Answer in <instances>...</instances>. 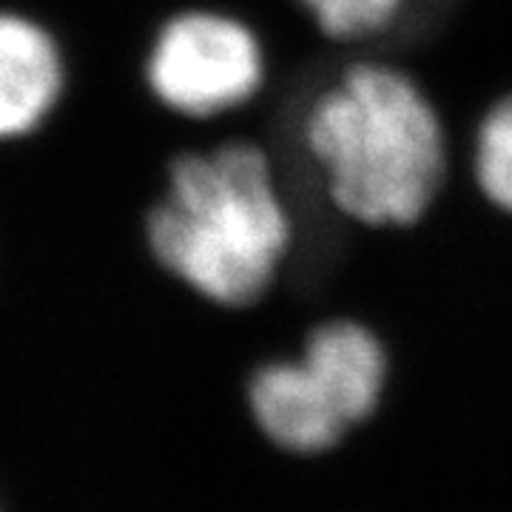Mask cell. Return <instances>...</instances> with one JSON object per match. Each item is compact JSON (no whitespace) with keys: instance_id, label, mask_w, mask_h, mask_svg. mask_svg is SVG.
Instances as JSON below:
<instances>
[{"instance_id":"52a82bcc","label":"cell","mask_w":512,"mask_h":512,"mask_svg":"<svg viewBox=\"0 0 512 512\" xmlns=\"http://www.w3.org/2000/svg\"><path fill=\"white\" fill-rule=\"evenodd\" d=\"M476 177L487 200L512 214V97L501 100L478 128Z\"/></svg>"},{"instance_id":"8992f818","label":"cell","mask_w":512,"mask_h":512,"mask_svg":"<svg viewBox=\"0 0 512 512\" xmlns=\"http://www.w3.org/2000/svg\"><path fill=\"white\" fill-rule=\"evenodd\" d=\"M302 362L328 390L330 402L348 424L373 413L382 396L387 365L382 345L370 330L353 322H333L313 330Z\"/></svg>"},{"instance_id":"7a4b0ae2","label":"cell","mask_w":512,"mask_h":512,"mask_svg":"<svg viewBox=\"0 0 512 512\" xmlns=\"http://www.w3.org/2000/svg\"><path fill=\"white\" fill-rule=\"evenodd\" d=\"M305 137L328 171L330 197L365 225H413L444 180V134L419 86L387 66H353L322 94Z\"/></svg>"},{"instance_id":"5b68a950","label":"cell","mask_w":512,"mask_h":512,"mask_svg":"<svg viewBox=\"0 0 512 512\" xmlns=\"http://www.w3.org/2000/svg\"><path fill=\"white\" fill-rule=\"evenodd\" d=\"M251 410L268 439L296 453L325 450L350 427L305 362L262 367L251 382Z\"/></svg>"},{"instance_id":"277c9868","label":"cell","mask_w":512,"mask_h":512,"mask_svg":"<svg viewBox=\"0 0 512 512\" xmlns=\"http://www.w3.org/2000/svg\"><path fill=\"white\" fill-rule=\"evenodd\" d=\"M66 89L57 40L40 23L0 12V137L40 126Z\"/></svg>"},{"instance_id":"3957f363","label":"cell","mask_w":512,"mask_h":512,"mask_svg":"<svg viewBox=\"0 0 512 512\" xmlns=\"http://www.w3.org/2000/svg\"><path fill=\"white\" fill-rule=\"evenodd\" d=\"M146 80L154 97L185 117H211L245 103L262 83V52L251 29L214 12H185L151 46Z\"/></svg>"},{"instance_id":"ba28073f","label":"cell","mask_w":512,"mask_h":512,"mask_svg":"<svg viewBox=\"0 0 512 512\" xmlns=\"http://www.w3.org/2000/svg\"><path fill=\"white\" fill-rule=\"evenodd\" d=\"M330 37H365L382 32L396 18L402 0H302Z\"/></svg>"},{"instance_id":"6da1fadb","label":"cell","mask_w":512,"mask_h":512,"mask_svg":"<svg viewBox=\"0 0 512 512\" xmlns=\"http://www.w3.org/2000/svg\"><path fill=\"white\" fill-rule=\"evenodd\" d=\"M146 234L168 274L211 302L245 308L274 282L291 222L262 148L228 143L174 160L165 200L148 211Z\"/></svg>"}]
</instances>
